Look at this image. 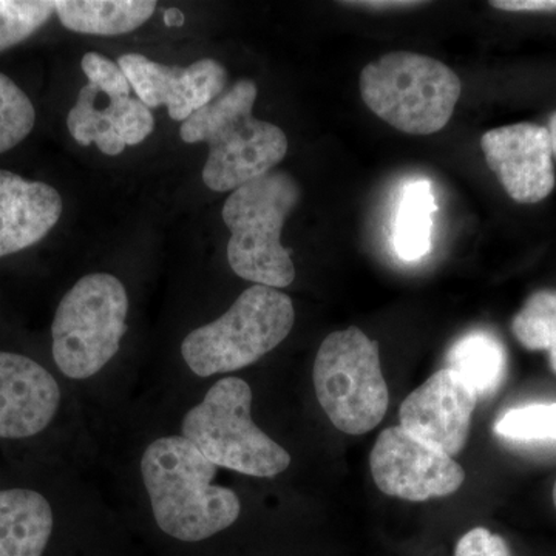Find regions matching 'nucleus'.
I'll return each instance as SVG.
<instances>
[{
	"mask_svg": "<svg viewBox=\"0 0 556 556\" xmlns=\"http://www.w3.org/2000/svg\"><path fill=\"white\" fill-rule=\"evenodd\" d=\"M434 211L437 200L430 181L417 179L409 182L402 193L394 222V248L399 257L416 262L430 252Z\"/></svg>",
	"mask_w": 556,
	"mask_h": 556,
	"instance_id": "obj_18",
	"label": "nucleus"
},
{
	"mask_svg": "<svg viewBox=\"0 0 556 556\" xmlns=\"http://www.w3.org/2000/svg\"><path fill=\"white\" fill-rule=\"evenodd\" d=\"M455 556H511L506 540L485 527H475L456 543Z\"/></svg>",
	"mask_w": 556,
	"mask_h": 556,
	"instance_id": "obj_26",
	"label": "nucleus"
},
{
	"mask_svg": "<svg viewBox=\"0 0 556 556\" xmlns=\"http://www.w3.org/2000/svg\"><path fill=\"white\" fill-rule=\"evenodd\" d=\"M552 496H554V504H555V508H556V482L554 485V493H552Z\"/></svg>",
	"mask_w": 556,
	"mask_h": 556,
	"instance_id": "obj_30",
	"label": "nucleus"
},
{
	"mask_svg": "<svg viewBox=\"0 0 556 556\" xmlns=\"http://www.w3.org/2000/svg\"><path fill=\"white\" fill-rule=\"evenodd\" d=\"M61 399L49 369L24 354L0 351V439L38 437L53 422Z\"/></svg>",
	"mask_w": 556,
	"mask_h": 556,
	"instance_id": "obj_13",
	"label": "nucleus"
},
{
	"mask_svg": "<svg viewBox=\"0 0 556 556\" xmlns=\"http://www.w3.org/2000/svg\"><path fill=\"white\" fill-rule=\"evenodd\" d=\"M139 470L153 519L167 536L199 543L240 517L237 493L214 484L218 467L181 434L150 442Z\"/></svg>",
	"mask_w": 556,
	"mask_h": 556,
	"instance_id": "obj_1",
	"label": "nucleus"
},
{
	"mask_svg": "<svg viewBox=\"0 0 556 556\" xmlns=\"http://www.w3.org/2000/svg\"><path fill=\"white\" fill-rule=\"evenodd\" d=\"M313 380L318 404L343 433H368L387 415L390 394L379 343L356 327L331 332L321 342Z\"/></svg>",
	"mask_w": 556,
	"mask_h": 556,
	"instance_id": "obj_8",
	"label": "nucleus"
},
{
	"mask_svg": "<svg viewBox=\"0 0 556 556\" xmlns=\"http://www.w3.org/2000/svg\"><path fill=\"white\" fill-rule=\"evenodd\" d=\"M447 364L478 396L495 393L507 371V356L503 343L489 332H471L457 340L450 350Z\"/></svg>",
	"mask_w": 556,
	"mask_h": 556,
	"instance_id": "obj_17",
	"label": "nucleus"
},
{
	"mask_svg": "<svg viewBox=\"0 0 556 556\" xmlns=\"http://www.w3.org/2000/svg\"><path fill=\"white\" fill-rule=\"evenodd\" d=\"M116 64L139 101L149 109L164 105L170 118L181 123L217 100L228 84V72L211 58L193 62L189 67H167L142 54L127 53Z\"/></svg>",
	"mask_w": 556,
	"mask_h": 556,
	"instance_id": "obj_11",
	"label": "nucleus"
},
{
	"mask_svg": "<svg viewBox=\"0 0 556 556\" xmlns=\"http://www.w3.org/2000/svg\"><path fill=\"white\" fill-rule=\"evenodd\" d=\"M361 97L391 127L408 135L444 129L460 98L459 76L427 54L394 51L362 70Z\"/></svg>",
	"mask_w": 556,
	"mask_h": 556,
	"instance_id": "obj_5",
	"label": "nucleus"
},
{
	"mask_svg": "<svg viewBox=\"0 0 556 556\" xmlns=\"http://www.w3.org/2000/svg\"><path fill=\"white\" fill-rule=\"evenodd\" d=\"M252 390L240 378L217 380L182 417L181 437L218 468L252 478H274L291 466V455L251 415Z\"/></svg>",
	"mask_w": 556,
	"mask_h": 556,
	"instance_id": "obj_6",
	"label": "nucleus"
},
{
	"mask_svg": "<svg viewBox=\"0 0 556 556\" xmlns=\"http://www.w3.org/2000/svg\"><path fill=\"white\" fill-rule=\"evenodd\" d=\"M108 105L113 127L126 146L141 144L155 129V118H153L152 112L138 98L109 100Z\"/></svg>",
	"mask_w": 556,
	"mask_h": 556,
	"instance_id": "obj_24",
	"label": "nucleus"
},
{
	"mask_svg": "<svg viewBox=\"0 0 556 556\" xmlns=\"http://www.w3.org/2000/svg\"><path fill=\"white\" fill-rule=\"evenodd\" d=\"M62 208L61 193L53 186L0 169V257L46 239Z\"/></svg>",
	"mask_w": 556,
	"mask_h": 556,
	"instance_id": "obj_14",
	"label": "nucleus"
},
{
	"mask_svg": "<svg viewBox=\"0 0 556 556\" xmlns=\"http://www.w3.org/2000/svg\"><path fill=\"white\" fill-rule=\"evenodd\" d=\"M345 5H356L358 9L369 10H399V9H413V7L424 5L422 2H407V0H391V2H379V0H368V2H343Z\"/></svg>",
	"mask_w": 556,
	"mask_h": 556,
	"instance_id": "obj_28",
	"label": "nucleus"
},
{
	"mask_svg": "<svg viewBox=\"0 0 556 556\" xmlns=\"http://www.w3.org/2000/svg\"><path fill=\"white\" fill-rule=\"evenodd\" d=\"M53 527L46 496L31 489L0 490V556H42Z\"/></svg>",
	"mask_w": 556,
	"mask_h": 556,
	"instance_id": "obj_15",
	"label": "nucleus"
},
{
	"mask_svg": "<svg viewBox=\"0 0 556 556\" xmlns=\"http://www.w3.org/2000/svg\"><path fill=\"white\" fill-rule=\"evenodd\" d=\"M478 401L477 391L445 367L408 394L399 419L409 434L453 457L466 448Z\"/></svg>",
	"mask_w": 556,
	"mask_h": 556,
	"instance_id": "obj_10",
	"label": "nucleus"
},
{
	"mask_svg": "<svg viewBox=\"0 0 556 556\" xmlns=\"http://www.w3.org/2000/svg\"><path fill=\"white\" fill-rule=\"evenodd\" d=\"M54 2L0 0V53L24 42L50 21Z\"/></svg>",
	"mask_w": 556,
	"mask_h": 556,
	"instance_id": "obj_22",
	"label": "nucleus"
},
{
	"mask_svg": "<svg viewBox=\"0 0 556 556\" xmlns=\"http://www.w3.org/2000/svg\"><path fill=\"white\" fill-rule=\"evenodd\" d=\"M495 431L511 441H556V404H533L510 409Z\"/></svg>",
	"mask_w": 556,
	"mask_h": 556,
	"instance_id": "obj_23",
	"label": "nucleus"
},
{
	"mask_svg": "<svg viewBox=\"0 0 556 556\" xmlns=\"http://www.w3.org/2000/svg\"><path fill=\"white\" fill-rule=\"evenodd\" d=\"M36 123L35 105L24 90L0 73V155L21 144Z\"/></svg>",
	"mask_w": 556,
	"mask_h": 556,
	"instance_id": "obj_21",
	"label": "nucleus"
},
{
	"mask_svg": "<svg viewBox=\"0 0 556 556\" xmlns=\"http://www.w3.org/2000/svg\"><path fill=\"white\" fill-rule=\"evenodd\" d=\"M490 5L503 11H533V13H555L556 0H495Z\"/></svg>",
	"mask_w": 556,
	"mask_h": 556,
	"instance_id": "obj_27",
	"label": "nucleus"
},
{
	"mask_svg": "<svg viewBox=\"0 0 556 556\" xmlns=\"http://www.w3.org/2000/svg\"><path fill=\"white\" fill-rule=\"evenodd\" d=\"M129 295L118 277L94 273L79 278L62 298L51 324V353L72 380H87L118 354L127 331Z\"/></svg>",
	"mask_w": 556,
	"mask_h": 556,
	"instance_id": "obj_7",
	"label": "nucleus"
},
{
	"mask_svg": "<svg viewBox=\"0 0 556 556\" xmlns=\"http://www.w3.org/2000/svg\"><path fill=\"white\" fill-rule=\"evenodd\" d=\"M153 0H61V24L80 35L119 36L142 27L155 13Z\"/></svg>",
	"mask_w": 556,
	"mask_h": 556,
	"instance_id": "obj_16",
	"label": "nucleus"
},
{
	"mask_svg": "<svg viewBox=\"0 0 556 556\" xmlns=\"http://www.w3.org/2000/svg\"><path fill=\"white\" fill-rule=\"evenodd\" d=\"M369 467L380 492L412 503L453 495L466 481V470L452 456L401 426L379 434L369 453Z\"/></svg>",
	"mask_w": 556,
	"mask_h": 556,
	"instance_id": "obj_9",
	"label": "nucleus"
},
{
	"mask_svg": "<svg viewBox=\"0 0 556 556\" xmlns=\"http://www.w3.org/2000/svg\"><path fill=\"white\" fill-rule=\"evenodd\" d=\"M511 332L529 351H547L556 375V291L543 289L530 295L511 320Z\"/></svg>",
	"mask_w": 556,
	"mask_h": 556,
	"instance_id": "obj_20",
	"label": "nucleus"
},
{
	"mask_svg": "<svg viewBox=\"0 0 556 556\" xmlns=\"http://www.w3.org/2000/svg\"><path fill=\"white\" fill-rule=\"evenodd\" d=\"M548 135H551L552 150H554V156H556V112L548 119Z\"/></svg>",
	"mask_w": 556,
	"mask_h": 556,
	"instance_id": "obj_29",
	"label": "nucleus"
},
{
	"mask_svg": "<svg viewBox=\"0 0 556 556\" xmlns=\"http://www.w3.org/2000/svg\"><path fill=\"white\" fill-rule=\"evenodd\" d=\"M486 164L511 200L535 204L555 188L554 150L547 127L518 123L485 131Z\"/></svg>",
	"mask_w": 556,
	"mask_h": 556,
	"instance_id": "obj_12",
	"label": "nucleus"
},
{
	"mask_svg": "<svg viewBox=\"0 0 556 556\" xmlns=\"http://www.w3.org/2000/svg\"><path fill=\"white\" fill-rule=\"evenodd\" d=\"M257 97L254 80H237L182 123V141L208 146L203 181L214 192H233L265 177L287 156L285 131L252 115Z\"/></svg>",
	"mask_w": 556,
	"mask_h": 556,
	"instance_id": "obj_2",
	"label": "nucleus"
},
{
	"mask_svg": "<svg viewBox=\"0 0 556 556\" xmlns=\"http://www.w3.org/2000/svg\"><path fill=\"white\" fill-rule=\"evenodd\" d=\"M80 65H83L84 75L89 79V84L97 87L109 100L130 97L129 80L115 62L100 53H87L84 54Z\"/></svg>",
	"mask_w": 556,
	"mask_h": 556,
	"instance_id": "obj_25",
	"label": "nucleus"
},
{
	"mask_svg": "<svg viewBox=\"0 0 556 556\" xmlns=\"http://www.w3.org/2000/svg\"><path fill=\"white\" fill-rule=\"evenodd\" d=\"M300 195L298 179L281 170L230 193L222 217L230 232L229 266L237 276L274 289L288 288L295 280L294 262L281 244V232Z\"/></svg>",
	"mask_w": 556,
	"mask_h": 556,
	"instance_id": "obj_3",
	"label": "nucleus"
},
{
	"mask_svg": "<svg viewBox=\"0 0 556 556\" xmlns=\"http://www.w3.org/2000/svg\"><path fill=\"white\" fill-rule=\"evenodd\" d=\"M294 324V303L285 292L254 285L217 320L186 336L182 361L201 379L239 371L276 350Z\"/></svg>",
	"mask_w": 556,
	"mask_h": 556,
	"instance_id": "obj_4",
	"label": "nucleus"
},
{
	"mask_svg": "<svg viewBox=\"0 0 556 556\" xmlns=\"http://www.w3.org/2000/svg\"><path fill=\"white\" fill-rule=\"evenodd\" d=\"M101 91L87 84L80 89L78 100L68 112L70 135L80 146L97 144L104 155L116 156L127 148L113 127L109 105L98 108Z\"/></svg>",
	"mask_w": 556,
	"mask_h": 556,
	"instance_id": "obj_19",
	"label": "nucleus"
}]
</instances>
